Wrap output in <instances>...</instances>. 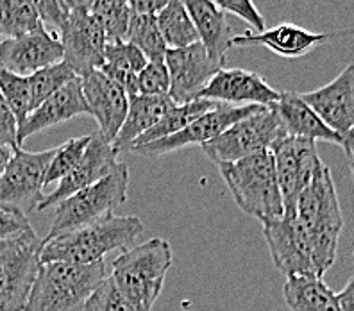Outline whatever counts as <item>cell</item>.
Wrapping results in <instances>:
<instances>
[{"label":"cell","instance_id":"7dc6e473","mask_svg":"<svg viewBox=\"0 0 354 311\" xmlns=\"http://www.w3.org/2000/svg\"><path fill=\"white\" fill-rule=\"evenodd\" d=\"M353 256H354V249H353Z\"/></svg>","mask_w":354,"mask_h":311},{"label":"cell","instance_id":"cb8c5ba5","mask_svg":"<svg viewBox=\"0 0 354 311\" xmlns=\"http://www.w3.org/2000/svg\"><path fill=\"white\" fill-rule=\"evenodd\" d=\"M170 95H133L129 97V111H127L126 122L118 133L117 140L113 142V147L118 152L129 151L136 140L142 134L158 124L161 118L176 108Z\"/></svg>","mask_w":354,"mask_h":311},{"label":"cell","instance_id":"60d3db41","mask_svg":"<svg viewBox=\"0 0 354 311\" xmlns=\"http://www.w3.org/2000/svg\"><path fill=\"white\" fill-rule=\"evenodd\" d=\"M133 13L138 15H158L165 6L169 4V0H127Z\"/></svg>","mask_w":354,"mask_h":311},{"label":"cell","instance_id":"484cf974","mask_svg":"<svg viewBox=\"0 0 354 311\" xmlns=\"http://www.w3.org/2000/svg\"><path fill=\"white\" fill-rule=\"evenodd\" d=\"M283 297L290 311H340V303L320 277H288Z\"/></svg>","mask_w":354,"mask_h":311},{"label":"cell","instance_id":"ab89813d","mask_svg":"<svg viewBox=\"0 0 354 311\" xmlns=\"http://www.w3.org/2000/svg\"><path fill=\"white\" fill-rule=\"evenodd\" d=\"M17 134H18L17 118H15L13 111L9 109L4 97H2V93H0V142L8 143V145H11V147H18Z\"/></svg>","mask_w":354,"mask_h":311},{"label":"cell","instance_id":"4dcf8cb0","mask_svg":"<svg viewBox=\"0 0 354 311\" xmlns=\"http://www.w3.org/2000/svg\"><path fill=\"white\" fill-rule=\"evenodd\" d=\"M90 13L99 20L108 41H126L133 9L127 0H95Z\"/></svg>","mask_w":354,"mask_h":311},{"label":"cell","instance_id":"ac0fdd59","mask_svg":"<svg viewBox=\"0 0 354 311\" xmlns=\"http://www.w3.org/2000/svg\"><path fill=\"white\" fill-rule=\"evenodd\" d=\"M201 99L231 106H272L279 102L281 91L251 70L221 68L207 82Z\"/></svg>","mask_w":354,"mask_h":311},{"label":"cell","instance_id":"5bb4252c","mask_svg":"<svg viewBox=\"0 0 354 311\" xmlns=\"http://www.w3.org/2000/svg\"><path fill=\"white\" fill-rule=\"evenodd\" d=\"M165 65L170 74V91L177 106L201 99L204 88L221 68L222 63L207 54L201 41L183 48H169L165 54Z\"/></svg>","mask_w":354,"mask_h":311},{"label":"cell","instance_id":"d6a6232c","mask_svg":"<svg viewBox=\"0 0 354 311\" xmlns=\"http://www.w3.org/2000/svg\"><path fill=\"white\" fill-rule=\"evenodd\" d=\"M0 93L4 97L9 109L13 111L18 127H20L26 122V118L29 117V113L32 111V108H30L29 77L17 75L0 66Z\"/></svg>","mask_w":354,"mask_h":311},{"label":"cell","instance_id":"603a6c76","mask_svg":"<svg viewBox=\"0 0 354 311\" xmlns=\"http://www.w3.org/2000/svg\"><path fill=\"white\" fill-rule=\"evenodd\" d=\"M192 17L195 29L199 32L201 44L215 61L225 63V54L231 50V23L213 0H181Z\"/></svg>","mask_w":354,"mask_h":311},{"label":"cell","instance_id":"7bdbcfd3","mask_svg":"<svg viewBox=\"0 0 354 311\" xmlns=\"http://www.w3.org/2000/svg\"><path fill=\"white\" fill-rule=\"evenodd\" d=\"M17 149L18 147H11V145H8V143L0 142V176L6 172L9 161L13 160L15 151H17Z\"/></svg>","mask_w":354,"mask_h":311},{"label":"cell","instance_id":"30bf717a","mask_svg":"<svg viewBox=\"0 0 354 311\" xmlns=\"http://www.w3.org/2000/svg\"><path fill=\"white\" fill-rule=\"evenodd\" d=\"M263 236L272 256L274 267L286 276V279L295 276L319 277L310 238L295 216V207L285 211L279 220L265 224Z\"/></svg>","mask_w":354,"mask_h":311},{"label":"cell","instance_id":"7c38bea8","mask_svg":"<svg viewBox=\"0 0 354 311\" xmlns=\"http://www.w3.org/2000/svg\"><path fill=\"white\" fill-rule=\"evenodd\" d=\"M301 99L310 106L326 126L344 140L347 156L354 152V63L342 70L326 86L308 93Z\"/></svg>","mask_w":354,"mask_h":311},{"label":"cell","instance_id":"ffe728a7","mask_svg":"<svg viewBox=\"0 0 354 311\" xmlns=\"http://www.w3.org/2000/svg\"><path fill=\"white\" fill-rule=\"evenodd\" d=\"M117 156L118 151L111 143L106 142L99 134H93L81 161L75 164V169L66 178L61 179L56 190L45 195V199L38 206L39 211L47 209L48 206H57L61 200L68 199L70 195L77 194L106 178L118 164Z\"/></svg>","mask_w":354,"mask_h":311},{"label":"cell","instance_id":"4fadbf2b","mask_svg":"<svg viewBox=\"0 0 354 311\" xmlns=\"http://www.w3.org/2000/svg\"><path fill=\"white\" fill-rule=\"evenodd\" d=\"M270 152L276 163L277 182L283 195L285 211H288L294 209L301 191L310 185L317 167L322 163L317 152V142L283 136L270 147Z\"/></svg>","mask_w":354,"mask_h":311},{"label":"cell","instance_id":"e575fe53","mask_svg":"<svg viewBox=\"0 0 354 311\" xmlns=\"http://www.w3.org/2000/svg\"><path fill=\"white\" fill-rule=\"evenodd\" d=\"M170 74L165 59H151L136 79V95H169Z\"/></svg>","mask_w":354,"mask_h":311},{"label":"cell","instance_id":"44dd1931","mask_svg":"<svg viewBox=\"0 0 354 311\" xmlns=\"http://www.w3.org/2000/svg\"><path fill=\"white\" fill-rule=\"evenodd\" d=\"M81 115H90V109L82 95L81 77H75L74 81L66 82L65 86L59 88L54 95L48 97L44 104H39L35 111L29 113L26 122L18 127V147H22L24 142L32 134Z\"/></svg>","mask_w":354,"mask_h":311},{"label":"cell","instance_id":"277c9868","mask_svg":"<svg viewBox=\"0 0 354 311\" xmlns=\"http://www.w3.org/2000/svg\"><path fill=\"white\" fill-rule=\"evenodd\" d=\"M172 247L163 238H151L120 252L111 265L109 279L136 311H151L163 292L172 267Z\"/></svg>","mask_w":354,"mask_h":311},{"label":"cell","instance_id":"7a4b0ae2","mask_svg":"<svg viewBox=\"0 0 354 311\" xmlns=\"http://www.w3.org/2000/svg\"><path fill=\"white\" fill-rule=\"evenodd\" d=\"M145 225L138 216L109 215L99 222L84 225L81 229L44 240L41 263L70 261L90 265L102 261L113 251H127L138 240Z\"/></svg>","mask_w":354,"mask_h":311},{"label":"cell","instance_id":"bcb514c9","mask_svg":"<svg viewBox=\"0 0 354 311\" xmlns=\"http://www.w3.org/2000/svg\"><path fill=\"white\" fill-rule=\"evenodd\" d=\"M0 311H6V310H2V308H0Z\"/></svg>","mask_w":354,"mask_h":311},{"label":"cell","instance_id":"83f0119b","mask_svg":"<svg viewBox=\"0 0 354 311\" xmlns=\"http://www.w3.org/2000/svg\"><path fill=\"white\" fill-rule=\"evenodd\" d=\"M216 104L213 100H206V99H197L194 102L188 104H181V106H176L174 109H170L163 118H161L158 124H156L152 129H149L147 133L142 134L136 142L131 145L129 151H133L134 147H140V145H145V143L156 142V140L167 138V136H172V134L179 133L185 127H188L194 120L207 113L209 109L216 108Z\"/></svg>","mask_w":354,"mask_h":311},{"label":"cell","instance_id":"d6986e66","mask_svg":"<svg viewBox=\"0 0 354 311\" xmlns=\"http://www.w3.org/2000/svg\"><path fill=\"white\" fill-rule=\"evenodd\" d=\"M354 35V29L333 30V32H311V30L299 27L295 23H279L272 29H265L263 32H243L240 36H233L231 48L233 47H252L261 45L281 57H303L315 50L319 45L331 41L340 36Z\"/></svg>","mask_w":354,"mask_h":311},{"label":"cell","instance_id":"8fae6325","mask_svg":"<svg viewBox=\"0 0 354 311\" xmlns=\"http://www.w3.org/2000/svg\"><path fill=\"white\" fill-rule=\"evenodd\" d=\"M261 108H265V106H231V104L218 102L216 108L201 115L197 120L192 122L190 126L185 127L179 133L134 147L133 152H138V154L147 156V158H160V156L179 151V149H185L188 145H204L216 136H221L224 131H227L229 127L238 124L240 120L258 113Z\"/></svg>","mask_w":354,"mask_h":311},{"label":"cell","instance_id":"e0dca14e","mask_svg":"<svg viewBox=\"0 0 354 311\" xmlns=\"http://www.w3.org/2000/svg\"><path fill=\"white\" fill-rule=\"evenodd\" d=\"M63 61V45L52 30H38L20 38L0 39V66L29 77L41 68Z\"/></svg>","mask_w":354,"mask_h":311},{"label":"cell","instance_id":"1f68e13d","mask_svg":"<svg viewBox=\"0 0 354 311\" xmlns=\"http://www.w3.org/2000/svg\"><path fill=\"white\" fill-rule=\"evenodd\" d=\"M77 77L75 72L66 65L65 61H59L56 65H50L47 68H41L29 75L30 88V108L35 111L39 104H44L48 97H52L59 88H63L66 82L74 81Z\"/></svg>","mask_w":354,"mask_h":311},{"label":"cell","instance_id":"2e32d148","mask_svg":"<svg viewBox=\"0 0 354 311\" xmlns=\"http://www.w3.org/2000/svg\"><path fill=\"white\" fill-rule=\"evenodd\" d=\"M81 84L90 115L99 126L97 134L113 145L129 111L127 91L100 70L82 75Z\"/></svg>","mask_w":354,"mask_h":311},{"label":"cell","instance_id":"3957f363","mask_svg":"<svg viewBox=\"0 0 354 311\" xmlns=\"http://www.w3.org/2000/svg\"><path fill=\"white\" fill-rule=\"evenodd\" d=\"M218 170L234 202L245 215L254 216L263 225L279 220L285 215L270 149L247 156L243 160L221 163Z\"/></svg>","mask_w":354,"mask_h":311},{"label":"cell","instance_id":"9a60e30c","mask_svg":"<svg viewBox=\"0 0 354 311\" xmlns=\"http://www.w3.org/2000/svg\"><path fill=\"white\" fill-rule=\"evenodd\" d=\"M59 41L63 45V61L77 77L102 68L108 38L90 11L70 13L59 30Z\"/></svg>","mask_w":354,"mask_h":311},{"label":"cell","instance_id":"836d02e7","mask_svg":"<svg viewBox=\"0 0 354 311\" xmlns=\"http://www.w3.org/2000/svg\"><path fill=\"white\" fill-rule=\"evenodd\" d=\"M91 142V136H81V138H72L66 143H63L61 147H57L56 156L52 158L50 167L47 170V178H45V185L50 182L61 181L66 178L72 170L75 169V164L81 161V158L86 152L88 145Z\"/></svg>","mask_w":354,"mask_h":311},{"label":"cell","instance_id":"f546056e","mask_svg":"<svg viewBox=\"0 0 354 311\" xmlns=\"http://www.w3.org/2000/svg\"><path fill=\"white\" fill-rule=\"evenodd\" d=\"M126 41L133 44L134 47H138L149 61L165 59V54L169 50L160 32V27H158L156 15L133 13Z\"/></svg>","mask_w":354,"mask_h":311},{"label":"cell","instance_id":"4316f807","mask_svg":"<svg viewBox=\"0 0 354 311\" xmlns=\"http://www.w3.org/2000/svg\"><path fill=\"white\" fill-rule=\"evenodd\" d=\"M156 20L169 48H183L201 41L190 13L181 0H169V4L156 15Z\"/></svg>","mask_w":354,"mask_h":311},{"label":"cell","instance_id":"d4e9b609","mask_svg":"<svg viewBox=\"0 0 354 311\" xmlns=\"http://www.w3.org/2000/svg\"><path fill=\"white\" fill-rule=\"evenodd\" d=\"M149 59L129 41H108L104 48V65L100 72L120 84L127 95H136V79Z\"/></svg>","mask_w":354,"mask_h":311},{"label":"cell","instance_id":"b9f144b4","mask_svg":"<svg viewBox=\"0 0 354 311\" xmlns=\"http://www.w3.org/2000/svg\"><path fill=\"white\" fill-rule=\"evenodd\" d=\"M337 297L340 303V311H354V276L347 281V285Z\"/></svg>","mask_w":354,"mask_h":311},{"label":"cell","instance_id":"74e56055","mask_svg":"<svg viewBox=\"0 0 354 311\" xmlns=\"http://www.w3.org/2000/svg\"><path fill=\"white\" fill-rule=\"evenodd\" d=\"M38 11L41 22L45 27H50L52 32H59L61 27L65 26L70 11L66 8L65 0H29Z\"/></svg>","mask_w":354,"mask_h":311},{"label":"cell","instance_id":"f6af8a7d","mask_svg":"<svg viewBox=\"0 0 354 311\" xmlns=\"http://www.w3.org/2000/svg\"><path fill=\"white\" fill-rule=\"evenodd\" d=\"M349 158V167H351V172H353V179H354V152L351 156H347Z\"/></svg>","mask_w":354,"mask_h":311},{"label":"cell","instance_id":"8992f818","mask_svg":"<svg viewBox=\"0 0 354 311\" xmlns=\"http://www.w3.org/2000/svg\"><path fill=\"white\" fill-rule=\"evenodd\" d=\"M127 186H129V167L126 163H118L111 173H108L99 182L70 195L68 199L57 204L50 231L44 240L47 242L59 234L81 229L84 225L113 215L120 204L126 202Z\"/></svg>","mask_w":354,"mask_h":311},{"label":"cell","instance_id":"ba28073f","mask_svg":"<svg viewBox=\"0 0 354 311\" xmlns=\"http://www.w3.org/2000/svg\"><path fill=\"white\" fill-rule=\"evenodd\" d=\"M283 136L285 133L281 127L276 104H272L231 126L221 136L201 145V149L215 164L231 163L256 152L267 151Z\"/></svg>","mask_w":354,"mask_h":311},{"label":"cell","instance_id":"f35d334b","mask_svg":"<svg viewBox=\"0 0 354 311\" xmlns=\"http://www.w3.org/2000/svg\"><path fill=\"white\" fill-rule=\"evenodd\" d=\"M29 229H32V225L26 215L0 209V242H6L9 238L26 233Z\"/></svg>","mask_w":354,"mask_h":311},{"label":"cell","instance_id":"f1b7e54d","mask_svg":"<svg viewBox=\"0 0 354 311\" xmlns=\"http://www.w3.org/2000/svg\"><path fill=\"white\" fill-rule=\"evenodd\" d=\"M47 27L29 0H0V39L20 38Z\"/></svg>","mask_w":354,"mask_h":311},{"label":"cell","instance_id":"6da1fadb","mask_svg":"<svg viewBox=\"0 0 354 311\" xmlns=\"http://www.w3.org/2000/svg\"><path fill=\"white\" fill-rule=\"evenodd\" d=\"M295 216L310 238L317 274L322 277L337 259L338 238L344 227L337 188L324 163L317 167L310 185L299 195Z\"/></svg>","mask_w":354,"mask_h":311},{"label":"cell","instance_id":"5b68a950","mask_svg":"<svg viewBox=\"0 0 354 311\" xmlns=\"http://www.w3.org/2000/svg\"><path fill=\"white\" fill-rule=\"evenodd\" d=\"M108 277L106 261L81 265L41 263L24 311H82L91 294Z\"/></svg>","mask_w":354,"mask_h":311},{"label":"cell","instance_id":"9c48e42d","mask_svg":"<svg viewBox=\"0 0 354 311\" xmlns=\"http://www.w3.org/2000/svg\"><path fill=\"white\" fill-rule=\"evenodd\" d=\"M56 151L26 152L22 147L15 151L13 160L0 176V209L26 216L38 209L45 199V178Z\"/></svg>","mask_w":354,"mask_h":311},{"label":"cell","instance_id":"d590c367","mask_svg":"<svg viewBox=\"0 0 354 311\" xmlns=\"http://www.w3.org/2000/svg\"><path fill=\"white\" fill-rule=\"evenodd\" d=\"M82 311H136L124 295L113 285L109 276L100 283L99 288L91 294Z\"/></svg>","mask_w":354,"mask_h":311},{"label":"cell","instance_id":"7402d4cb","mask_svg":"<svg viewBox=\"0 0 354 311\" xmlns=\"http://www.w3.org/2000/svg\"><path fill=\"white\" fill-rule=\"evenodd\" d=\"M276 109L285 136L335 143L344 149V140L340 134L329 129L324 122L320 120L319 115L301 99V93L297 91H281V99L276 104Z\"/></svg>","mask_w":354,"mask_h":311},{"label":"cell","instance_id":"ee69618b","mask_svg":"<svg viewBox=\"0 0 354 311\" xmlns=\"http://www.w3.org/2000/svg\"><path fill=\"white\" fill-rule=\"evenodd\" d=\"M93 2L95 0H65L70 13H75V11H90Z\"/></svg>","mask_w":354,"mask_h":311},{"label":"cell","instance_id":"52a82bcc","mask_svg":"<svg viewBox=\"0 0 354 311\" xmlns=\"http://www.w3.org/2000/svg\"><path fill=\"white\" fill-rule=\"evenodd\" d=\"M44 240L29 229L0 242V308L24 311L41 267Z\"/></svg>","mask_w":354,"mask_h":311},{"label":"cell","instance_id":"8d00e7d4","mask_svg":"<svg viewBox=\"0 0 354 311\" xmlns=\"http://www.w3.org/2000/svg\"><path fill=\"white\" fill-rule=\"evenodd\" d=\"M224 13H231L238 17L240 20L247 22L256 32H263L265 20L263 15L259 13L258 8L252 0H213Z\"/></svg>","mask_w":354,"mask_h":311}]
</instances>
